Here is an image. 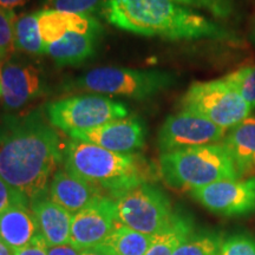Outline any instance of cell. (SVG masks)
Here are the masks:
<instances>
[{
	"label": "cell",
	"instance_id": "obj_31",
	"mask_svg": "<svg viewBox=\"0 0 255 255\" xmlns=\"http://www.w3.org/2000/svg\"><path fill=\"white\" fill-rule=\"evenodd\" d=\"M82 251L73 247L72 245H58L47 247V255H81Z\"/></svg>",
	"mask_w": 255,
	"mask_h": 255
},
{
	"label": "cell",
	"instance_id": "obj_1",
	"mask_svg": "<svg viewBox=\"0 0 255 255\" xmlns=\"http://www.w3.org/2000/svg\"><path fill=\"white\" fill-rule=\"evenodd\" d=\"M63 159L62 141L46 113L0 111V176L30 205L49 193Z\"/></svg>",
	"mask_w": 255,
	"mask_h": 255
},
{
	"label": "cell",
	"instance_id": "obj_2",
	"mask_svg": "<svg viewBox=\"0 0 255 255\" xmlns=\"http://www.w3.org/2000/svg\"><path fill=\"white\" fill-rule=\"evenodd\" d=\"M102 13L115 27L141 36L232 44L240 41L227 28L174 0H105Z\"/></svg>",
	"mask_w": 255,
	"mask_h": 255
},
{
	"label": "cell",
	"instance_id": "obj_28",
	"mask_svg": "<svg viewBox=\"0 0 255 255\" xmlns=\"http://www.w3.org/2000/svg\"><path fill=\"white\" fill-rule=\"evenodd\" d=\"M219 255H255V240L248 235H233L222 242Z\"/></svg>",
	"mask_w": 255,
	"mask_h": 255
},
{
	"label": "cell",
	"instance_id": "obj_16",
	"mask_svg": "<svg viewBox=\"0 0 255 255\" xmlns=\"http://www.w3.org/2000/svg\"><path fill=\"white\" fill-rule=\"evenodd\" d=\"M222 144L232 156L240 176L255 175V115L231 128Z\"/></svg>",
	"mask_w": 255,
	"mask_h": 255
},
{
	"label": "cell",
	"instance_id": "obj_26",
	"mask_svg": "<svg viewBox=\"0 0 255 255\" xmlns=\"http://www.w3.org/2000/svg\"><path fill=\"white\" fill-rule=\"evenodd\" d=\"M174 1L187 7L205 9L220 19L232 17L235 12V5L233 0H174Z\"/></svg>",
	"mask_w": 255,
	"mask_h": 255
},
{
	"label": "cell",
	"instance_id": "obj_25",
	"mask_svg": "<svg viewBox=\"0 0 255 255\" xmlns=\"http://www.w3.org/2000/svg\"><path fill=\"white\" fill-rule=\"evenodd\" d=\"M14 12L0 7V62L9 59L15 51L13 23Z\"/></svg>",
	"mask_w": 255,
	"mask_h": 255
},
{
	"label": "cell",
	"instance_id": "obj_9",
	"mask_svg": "<svg viewBox=\"0 0 255 255\" xmlns=\"http://www.w3.org/2000/svg\"><path fill=\"white\" fill-rule=\"evenodd\" d=\"M227 130L199 115L182 111L171 115L157 135V145L162 154L194 146L221 143Z\"/></svg>",
	"mask_w": 255,
	"mask_h": 255
},
{
	"label": "cell",
	"instance_id": "obj_12",
	"mask_svg": "<svg viewBox=\"0 0 255 255\" xmlns=\"http://www.w3.org/2000/svg\"><path fill=\"white\" fill-rule=\"evenodd\" d=\"M117 223L115 200L102 196L73 214L70 245L77 250L100 246Z\"/></svg>",
	"mask_w": 255,
	"mask_h": 255
},
{
	"label": "cell",
	"instance_id": "obj_35",
	"mask_svg": "<svg viewBox=\"0 0 255 255\" xmlns=\"http://www.w3.org/2000/svg\"><path fill=\"white\" fill-rule=\"evenodd\" d=\"M251 39L253 43H255V15L253 17V20H252L251 24Z\"/></svg>",
	"mask_w": 255,
	"mask_h": 255
},
{
	"label": "cell",
	"instance_id": "obj_6",
	"mask_svg": "<svg viewBox=\"0 0 255 255\" xmlns=\"http://www.w3.org/2000/svg\"><path fill=\"white\" fill-rule=\"evenodd\" d=\"M116 218L121 225L146 235L161 234L181 218L170 200L158 188L143 183L115 200Z\"/></svg>",
	"mask_w": 255,
	"mask_h": 255
},
{
	"label": "cell",
	"instance_id": "obj_5",
	"mask_svg": "<svg viewBox=\"0 0 255 255\" xmlns=\"http://www.w3.org/2000/svg\"><path fill=\"white\" fill-rule=\"evenodd\" d=\"M176 78L161 70H137L128 68H97L69 82V89L98 95L124 96L146 100L170 88Z\"/></svg>",
	"mask_w": 255,
	"mask_h": 255
},
{
	"label": "cell",
	"instance_id": "obj_21",
	"mask_svg": "<svg viewBox=\"0 0 255 255\" xmlns=\"http://www.w3.org/2000/svg\"><path fill=\"white\" fill-rule=\"evenodd\" d=\"M13 33L15 50L27 55H45V45L38 26L37 12L15 15Z\"/></svg>",
	"mask_w": 255,
	"mask_h": 255
},
{
	"label": "cell",
	"instance_id": "obj_32",
	"mask_svg": "<svg viewBox=\"0 0 255 255\" xmlns=\"http://www.w3.org/2000/svg\"><path fill=\"white\" fill-rule=\"evenodd\" d=\"M26 1L27 0H0V7L6 9V11L14 12L15 8L24 6Z\"/></svg>",
	"mask_w": 255,
	"mask_h": 255
},
{
	"label": "cell",
	"instance_id": "obj_13",
	"mask_svg": "<svg viewBox=\"0 0 255 255\" xmlns=\"http://www.w3.org/2000/svg\"><path fill=\"white\" fill-rule=\"evenodd\" d=\"M68 136L110 151L132 154L144 146L145 127L138 117L129 116L110 121L94 129L69 132Z\"/></svg>",
	"mask_w": 255,
	"mask_h": 255
},
{
	"label": "cell",
	"instance_id": "obj_22",
	"mask_svg": "<svg viewBox=\"0 0 255 255\" xmlns=\"http://www.w3.org/2000/svg\"><path fill=\"white\" fill-rule=\"evenodd\" d=\"M191 226L181 216L178 221L161 234L154 235L150 247L144 255H174L176 248L189 239Z\"/></svg>",
	"mask_w": 255,
	"mask_h": 255
},
{
	"label": "cell",
	"instance_id": "obj_15",
	"mask_svg": "<svg viewBox=\"0 0 255 255\" xmlns=\"http://www.w3.org/2000/svg\"><path fill=\"white\" fill-rule=\"evenodd\" d=\"M38 26L44 45L56 43L71 32L77 33H101L102 27L97 19L91 15L69 13L56 9L37 12Z\"/></svg>",
	"mask_w": 255,
	"mask_h": 255
},
{
	"label": "cell",
	"instance_id": "obj_36",
	"mask_svg": "<svg viewBox=\"0 0 255 255\" xmlns=\"http://www.w3.org/2000/svg\"><path fill=\"white\" fill-rule=\"evenodd\" d=\"M2 94V85H1V62H0V98H1Z\"/></svg>",
	"mask_w": 255,
	"mask_h": 255
},
{
	"label": "cell",
	"instance_id": "obj_14",
	"mask_svg": "<svg viewBox=\"0 0 255 255\" xmlns=\"http://www.w3.org/2000/svg\"><path fill=\"white\" fill-rule=\"evenodd\" d=\"M47 194L51 201L63 207L72 215L85 208L95 200L104 196L97 188L69 173L66 169L57 170L53 175Z\"/></svg>",
	"mask_w": 255,
	"mask_h": 255
},
{
	"label": "cell",
	"instance_id": "obj_24",
	"mask_svg": "<svg viewBox=\"0 0 255 255\" xmlns=\"http://www.w3.org/2000/svg\"><path fill=\"white\" fill-rule=\"evenodd\" d=\"M221 242L216 237L187 239L174 252V255H219Z\"/></svg>",
	"mask_w": 255,
	"mask_h": 255
},
{
	"label": "cell",
	"instance_id": "obj_19",
	"mask_svg": "<svg viewBox=\"0 0 255 255\" xmlns=\"http://www.w3.org/2000/svg\"><path fill=\"white\" fill-rule=\"evenodd\" d=\"M100 34L71 32L56 43L46 45L45 55L55 60L57 65H76L94 55Z\"/></svg>",
	"mask_w": 255,
	"mask_h": 255
},
{
	"label": "cell",
	"instance_id": "obj_17",
	"mask_svg": "<svg viewBox=\"0 0 255 255\" xmlns=\"http://www.w3.org/2000/svg\"><path fill=\"white\" fill-rule=\"evenodd\" d=\"M31 209L36 216L39 232L49 246L70 244L72 214L50 199L32 202Z\"/></svg>",
	"mask_w": 255,
	"mask_h": 255
},
{
	"label": "cell",
	"instance_id": "obj_34",
	"mask_svg": "<svg viewBox=\"0 0 255 255\" xmlns=\"http://www.w3.org/2000/svg\"><path fill=\"white\" fill-rule=\"evenodd\" d=\"M0 255H13V250L0 240Z\"/></svg>",
	"mask_w": 255,
	"mask_h": 255
},
{
	"label": "cell",
	"instance_id": "obj_4",
	"mask_svg": "<svg viewBox=\"0 0 255 255\" xmlns=\"http://www.w3.org/2000/svg\"><path fill=\"white\" fill-rule=\"evenodd\" d=\"M159 175L175 190H194L223 180L241 178L222 143L161 154Z\"/></svg>",
	"mask_w": 255,
	"mask_h": 255
},
{
	"label": "cell",
	"instance_id": "obj_20",
	"mask_svg": "<svg viewBox=\"0 0 255 255\" xmlns=\"http://www.w3.org/2000/svg\"><path fill=\"white\" fill-rule=\"evenodd\" d=\"M152 240V235L136 232L117 221L113 232L102 245L109 248L115 255H144Z\"/></svg>",
	"mask_w": 255,
	"mask_h": 255
},
{
	"label": "cell",
	"instance_id": "obj_7",
	"mask_svg": "<svg viewBox=\"0 0 255 255\" xmlns=\"http://www.w3.org/2000/svg\"><path fill=\"white\" fill-rule=\"evenodd\" d=\"M180 105L182 111L199 115L225 130L246 120L253 109L223 78L191 84Z\"/></svg>",
	"mask_w": 255,
	"mask_h": 255
},
{
	"label": "cell",
	"instance_id": "obj_30",
	"mask_svg": "<svg viewBox=\"0 0 255 255\" xmlns=\"http://www.w3.org/2000/svg\"><path fill=\"white\" fill-rule=\"evenodd\" d=\"M47 244L43 235L37 234L26 246L13 251V255H47Z\"/></svg>",
	"mask_w": 255,
	"mask_h": 255
},
{
	"label": "cell",
	"instance_id": "obj_3",
	"mask_svg": "<svg viewBox=\"0 0 255 255\" xmlns=\"http://www.w3.org/2000/svg\"><path fill=\"white\" fill-rule=\"evenodd\" d=\"M64 165L69 173L115 200L148 183L150 177V167L142 156L110 151L73 138L64 146Z\"/></svg>",
	"mask_w": 255,
	"mask_h": 255
},
{
	"label": "cell",
	"instance_id": "obj_18",
	"mask_svg": "<svg viewBox=\"0 0 255 255\" xmlns=\"http://www.w3.org/2000/svg\"><path fill=\"white\" fill-rule=\"evenodd\" d=\"M39 233L30 206H14L0 214V240L13 251L26 246Z\"/></svg>",
	"mask_w": 255,
	"mask_h": 255
},
{
	"label": "cell",
	"instance_id": "obj_27",
	"mask_svg": "<svg viewBox=\"0 0 255 255\" xmlns=\"http://www.w3.org/2000/svg\"><path fill=\"white\" fill-rule=\"evenodd\" d=\"M105 0H46V7L69 13L91 15L102 7Z\"/></svg>",
	"mask_w": 255,
	"mask_h": 255
},
{
	"label": "cell",
	"instance_id": "obj_29",
	"mask_svg": "<svg viewBox=\"0 0 255 255\" xmlns=\"http://www.w3.org/2000/svg\"><path fill=\"white\" fill-rule=\"evenodd\" d=\"M30 206V201L0 176V214L14 206Z\"/></svg>",
	"mask_w": 255,
	"mask_h": 255
},
{
	"label": "cell",
	"instance_id": "obj_23",
	"mask_svg": "<svg viewBox=\"0 0 255 255\" xmlns=\"http://www.w3.org/2000/svg\"><path fill=\"white\" fill-rule=\"evenodd\" d=\"M222 78L252 108L255 107V65H248L234 70Z\"/></svg>",
	"mask_w": 255,
	"mask_h": 255
},
{
	"label": "cell",
	"instance_id": "obj_33",
	"mask_svg": "<svg viewBox=\"0 0 255 255\" xmlns=\"http://www.w3.org/2000/svg\"><path fill=\"white\" fill-rule=\"evenodd\" d=\"M81 255H115L109 248H107L103 245L96 246L92 248H88V250L82 251Z\"/></svg>",
	"mask_w": 255,
	"mask_h": 255
},
{
	"label": "cell",
	"instance_id": "obj_8",
	"mask_svg": "<svg viewBox=\"0 0 255 255\" xmlns=\"http://www.w3.org/2000/svg\"><path fill=\"white\" fill-rule=\"evenodd\" d=\"M50 123L66 133L94 129L117 119L128 117V108L104 95H77L46 105Z\"/></svg>",
	"mask_w": 255,
	"mask_h": 255
},
{
	"label": "cell",
	"instance_id": "obj_11",
	"mask_svg": "<svg viewBox=\"0 0 255 255\" xmlns=\"http://www.w3.org/2000/svg\"><path fill=\"white\" fill-rule=\"evenodd\" d=\"M1 107L5 113H21L45 92L40 70L31 63L14 58L1 62Z\"/></svg>",
	"mask_w": 255,
	"mask_h": 255
},
{
	"label": "cell",
	"instance_id": "obj_10",
	"mask_svg": "<svg viewBox=\"0 0 255 255\" xmlns=\"http://www.w3.org/2000/svg\"><path fill=\"white\" fill-rule=\"evenodd\" d=\"M190 194L206 209L221 216L238 218L255 212V176L218 181Z\"/></svg>",
	"mask_w": 255,
	"mask_h": 255
}]
</instances>
